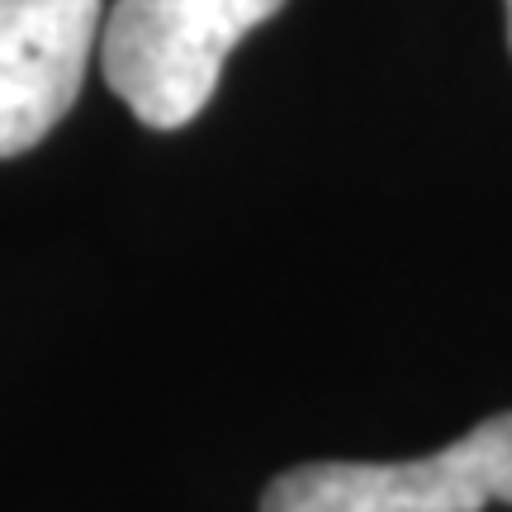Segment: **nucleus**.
<instances>
[{
  "instance_id": "1",
  "label": "nucleus",
  "mask_w": 512,
  "mask_h": 512,
  "mask_svg": "<svg viewBox=\"0 0 512 512\" xmlns=\"http://www.w3.org/2000/svg\"><path fill=\"white\" fill-rule=\"evenodd\" d=\"M285 0H114L100 29L110 91L147 128H185L209 105L228 53Z\"/></svg>"
},
{
  "instance_id": "2",
  "label": "nucleus",
  "mask_w": 512,
  "mask_h": 512,
  "mask_svg": "<svg viewBox=\"0 0 512 512\" xmlns=\"http://www.w3.org/2000/svg\"><path fill=\"white\" fill-rule=\"evenodd\" d=\"M512 503V413L422 460H318L271 479L261 512H479Z\"/></svg>"
},
{
  "instance_id": "3",
  "label": "nucleus",
  "mask_w": 512,
  "mask_h": 512,
  "mask_svg": "<svg viewBox=\"0 0 512 512\" xmlns=\"http://www.w3.org/2000/svg\"><path fill=\"white\" fill-rule=\"evenodd\" d=\"M105 0H0V157L43 143L76 105Z\"/></svg>"
},
{
  "instance_id": "4",
  "label": "nucleus",
  "mask_w": 512,
  "mask_h": 512,
  "mask_svg": "<svg viewBox=\"0 0 512 512\" xmlns=\"http://www.w3.org/2000/svg\"><path fill=\"white\" fill-rule=\"evenodd\" d=\"M508 43H512V0H508Z\"/></svg>"
}]
</instances>
